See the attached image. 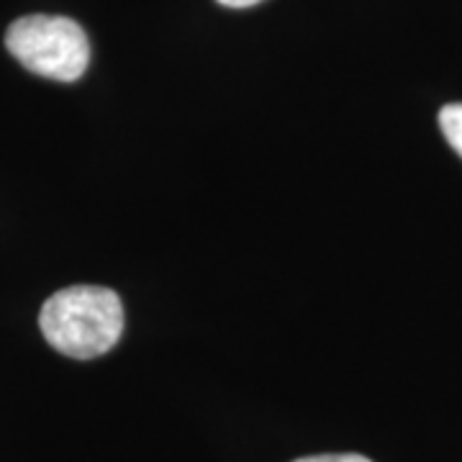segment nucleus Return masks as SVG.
I'll return each mask as SVG.
<instances>
[{
  "label": "nucleus",
  "mask_w": 462,
  "mask_h": 462,
  "mask_svg": "<svg viewBox=\"0 0 462 462\" xmlns=\"http://www.w3.org/2000/svg\"><path fill=\"white\" fill-rule=\"evenodd\" d=\"M5 47L29 72L75 83L90 65V42L78 21L65 16H23L5 32Z\"/></svg>",
  "instance_id": "f03ea898"
},
{
  "label": "nucleus",
  "mask_w": 462,
  "mask_h": 462,
  "mask_svg": "<svg viewBox=\"0 0 462 462\" xmlns=\"http://www.w3.org/2000/svg\"><path fill=\"white\" fill-rule=\"evenodd\" d=\"M296 462H373L363 457V455H352V452H346V455H314V457H300Z\"/></svg>",
  "instance_id": "20e7f679"
},
{
  "label": "nucleus",
  "mask_w": 462,
  "mask_h": 462,
  "mask_svg": "<svg viewBox=\"0 0 462 462\" xmlns=\"http://www.w3.org/2000/svg\"><path fill=\"white\" fill-rule=\"evenodd\" d=\"M216 3H221L226 8H252V5H257L263 0H216Z\"/></svg>",
  "instance_id": "39448f33"
},
{
  "label": "nucleus",
  "mask_w": 462,
  "mask_h": 462,
  "mask_svg": "<svg viewBox=\"0 0 462 462\" xmlns=\"http://www.w3.org/2000/svg\"><path fill=\"white\" fill-rule=\"evenodd\" d=\"M439 129L445 134L447 144L462 157V103H449L439 111Z\"/></svg>",
  "instance_id": "7ed1b4c3"
},
{
  "label": "nucleus",
  "mask_w": 462,
  "mask_h": 462,
  "mask_svg": "<svg viewBox=\"0 0 462 462\" xmlns=\"http://www.w3.org/2000/svg\"><path fill=\"white\" fill-rule=\"evenodd\" d=\"M44 339L72 360L111 352L124 334V306L111 288L69 285L47 298L39 314Z\"/></svg>",
  "instance_id": "f257e3e1"
}]
</instances>
